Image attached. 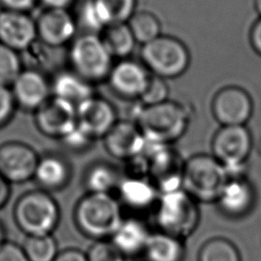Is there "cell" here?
Here are the masks:
<instances>
[{
	"mask_svg": "<svg viewBox=\"0 0 261 261\" xmlns=\"http://www.w3.org/2000/svg\"><path fill=\"white\" fill-rule=\"evenodd\" d=\"M122 219L121 204L112 194L87 193L73 209L76 228L95 242L109 240Z\"/></svg>",
	"mask_w": 261,
	"mask_h": 261,
	"instance_id": "cell-1",
	"label": "cell"
},
{
	"mask_svg": "<svg viewBox=\"0 0 261 261\" xmlns=\"http://www.w3.org/2000/svg\"><path fill=\"white\" fill-rule=\"evenodd\" d=\"M12 218L25 237L53 234L60 221V207L51 193L37 188L17 197Z\"/></svg>",
	"mask_w": 261,
	"mask_h": 261,
	"instance_id": "cell-2",
	"label": "cell"
},
{
	"mask_svg": "<svg viewBox=\"0 0 261 261\" xmlns=\"http://www.w3.org/2000/svg\"><path fill=\"white\" fill-rule=\"evenodd\" d=\"M190 116L178 102H165L144 106L138 111L136 123L150 144L168 146L178 140L187 130Z\"/></svg>",
	"mask_w": 261,
	"mask_h": 261,
	"instance_id": "cell-3",
	"label": "cell"
},
{
	"mask_svg": "<svg viewBox=\"0 0 261 261\" xmlns=\"http://www.w3.org/2000/svg\"><path fill=\"white\" fill-rule=\"evenodd\" d=\"M153 211L154 221L159 231L184 241L199 225L198 202L184 189L160 194Z\"/></svg>",
	"mask_w": 261,
	"mask_h": 261,
	"instance_id": "cell-4",
	"label": "cell"
},
{
	"mask_svg": "<svg viewBox=\"0 0 261 261\" xmlns=\"http://www.w3.org/2000/svg\"><path fill=\"white\" fill-rule=\"evenodd\" d=\"M227 179L226 169L212 155L197 154L185 161L181 189L197 202H215Z\"/></svg>",
	"mask_w": 261,
	"mask_h": 261,
	"instance_id": "cell-5",
	"label": "cell"
},
{
	"mask_svg": "<svg viewBox=\"0 0 261 261\" xmlns=\"http://www.w3.org/2000/svg\"><path fill=\"white\" fill-rule=\"evenodd\" d=\"M71 70L91 85L108 79L112 57L98 34L85 33L75 37L69 47Z\"/></svg>",
	"mask_w": 261,
	"mask_h": 261,
	"instance_id": "cell-6",
	"label": "cell"
},
{
	"mask_svg": "<svg viewBox=\"0 0 261 261\" xmlns=\"http://www.w3.org/2000/svg\"><path fill=\"white\" fill-rule=\"evenodd\" d=\"M141 59L151 74L165 80L185 73L191 58L187 46L180 40L161 35L143 45Z\"/></svg>",
	"mask_w": 261,
	"mask_h": 261,
	"instance_id": "cell-7",
	"label": "cell"
},
{
	"mask_svg": "<svg viewBox=\"0 0 261 261\" xmlns=\"http://www.w3.org/2000/svg\"><path fill=\"white\" fill-rule=\"evenodd\" d=\"M212 156L221 163L228 176L243 175L244 166L252 149V136L246 125L221 126L211 144Z\"/></svg>",
	"mask_w": 261,
	"mask_h": 261,
	"instance_id": "cell-8",
	"label": "cell"
},
{
	"mask_svg": "<svg viewBox=\"0 0 261 261\" xmlns=\"http://www.w3.org/2000/svg\"><path fill=\"white\" fill-rule=\"evenodd\" d=\"M148 159V177L160 194L181 189L185 161L168 146L147 142L144 151Z\"/></svg>",
	"mask_w": 261,
	"mask_h": 261,
	"instance_id": "cell-9",
	"label": "cell"
},
{
	"mask_svg": "<svg viewBox=\"0 0 261 261\" xmlns=\"http://www.w3.org/2000/svg\"><path fill=\"white\" fill-rule=\"evenodd\" d=\"M40 155L28 143L9 140L0 144V174L10 184L34 178Z\"/></svg>",
	"mask_w": 261,
	"mask_h": 261,
	"instance_id": "cell-10",
	"label": "cell"
},
{
	"mask_svg": "<svg viewBox=\"0 0 261 261\" xmlns=\"http://www.w3.org/2000/svg\"><path fill=\"white\" fill-rule=\"evenodd\" d=\"M34 121L42 135L62 140L76 126V106L51 96L34 112Z\"/></svg>",
	"mask_w": 261,
	"mask_h": 261,
	"instance_id": "cell-11",
	"label": "cell"
},
{
	"mask_svg": "<svg viewBox=\"0 0 261 261\" xmlns=\"http://www.w3.org/2000/svg\"><path fill=\"white\" fill-rule=\"evenodd\" d=\"M211 110L221 126L245 125L252 115L253 102L243 88L226 86L214 95Z\"/></svg>",
	"mask_w": 261,
	"mask_h": 261,
	"instance_id": "cell-12",
	"label": "cell"
},
{
	"mask_svg": "<svg viewBox=\"0 0 261 261\" xmlns=\"http://www.w3.org/2000/svg\"><path fill=\"white\" fill-rule=\"evenodd\" d=\"M37 39L49 48H59L75 38L76 19L67 9L45 8L37 18Z\"/></svg>",
	"mask_w": 261,
	"mask_h": 261,
	"instance_id": "cell-13",
	"label": "cell"
},
{
	"mask_svg": "<svg viewBox=\"0 0 261 261\" xmlns=\"http://www.w3.org/2000/svg\"><path fill=\"white\" fill-rule=\"evenodd\" d=\"M151 75L143 63L126 58L112 66L107 81L111 90L119 97L140 100L148 87Z\"/></svg>",
	"mask_w": 261,
	"mask_h": 261,
	"instance_id": "cell-14",
	"label": "cell"
},
{
	"mask_svg": "<svg viewBox=\"0 0 261 261\" xmlns=\"http://www.w3.org/2000/svg\"><path fill=\"white\" fill-rule=\"evenodd\" d=\"M116 122L114 107L103 98L92 96L76 105V125L93 140L104 138Z\"/></svg>",
	"mask_w": 261,
	"mask_h": 261,
	"instance_id": "cell-15",
	"label": "cell"
},
{
	"mask_svg": "<svg viewBox=\"0 0 261 261\" xmlns=\"http://www.w3.org/2000/svg\"><path fill=\"white\" fill-rule=\"evenodd\" d=\"M17 108L35 112L51 96V85L45 74L36 68L22 69L10 86Z\"/></svg>",
	"mask_w": 261,
	"mask_h": 261,
	"instance_id": "cell-16",
	"label": "cell"
},
{
	"mask_svg": "<svg viewBox=\"0 0 261 261\" xmlns=\"http://www.w3.org/2000/svg\"><path fill=\"white\" fill-rule=\"evenodd\" d=\"M35 18L28 12L0 11V43L16 52L29 50L36 42Z\"/></svg>",
	"mask_w": 261,
	"mask_h": 261,
	"instance_id": "cell-17",
	"label": "cell"
},
{
	"mask_svg": "<svg viewBox=\"0 0 261 261\" xmlns=\"http://www.w3.org/2000/svg\"><path fill=\"white\" fill-rule=\"evenodd\" d=\"M106 151L119 160H129L144 153L147 141L136 122L117 121L103 138Z\"/></svg>",
	"mask_w": 261,
	"mask_h": 261,
	"instance_id": "cell-18",
	"label": "cell"
},
{
	"mask_svg": "<svg viewBox=\"0 0 261 261\" xmlns=\"http://www.w3.org/2000/svg\"><path fill=\"white\" fill-rule=\"evenodd\" d=\"M255 191L244 175L228 176L215 201L218 210L228 218H241L254 206Z\"/></svg>",
	"mask_w": 261,
	"mask_h": 261,
	"instance_id": "cell-19",
	"label": "cell"
},
{
	"mask_svg": "<svg viewBox=\"0 0 261 261\" xmlns=\"http://www.w3.org/2000/svg\"><path fill=\"white\" fill-rule=\"evenodd\" d=\"M70 178L71 167L63 156L56 153L40 156L33 178L37 188L49 193L61 191L67 187Z\"/></svg>",
	"mask_w": 261,
	"mask_h": 261,
	"instance_id": "cell-20",
	"label": "cell"
},
{
	"mask_svg": "<svg viewBox=\"0 0 261 261\" xmlns=\"http://www.w3.org/2000/svg\"><path fill=\"white\" fill-rule=\"evenodd\" d=\"M116 191L119 203L135 211L154 209L160 195L149 177L121 176Z\"/></svg>",
	"mask_w": 261,
	"mask_h": 261,
	"instance_id": "cell-21",
	"label": "cell"
},
{
	"mask_svg": "<svg viewBox=\"0 0 261 261\" xmlns=\"http://www.w3.org/2000/svg\"><path fill=\"white\" fill-rule=\"evenodd\" d=\"M152 231L138 217L123 218L110 242L127 258L144 253Z\"/></svg>",
	"mask_w": 261,
	"mask_h": 261,
	"instance_id": "cell-22",
	"label": "cell"
},
{
	"mask_svg": "<svg viewBox=\"0 0 261 261\" xmlns=\"http://www.w3.org/2000/svg\"><path fill=\"white\" fill-rule=\"evenodd\" d=\"M50 85L52 96L70 102L75 106L94 96L93 85L72 70L58 72Z\"/></svg>",
	"mask_w": 261,
	"mask_h": 261,
	"instance_id": "cell-23",
	"label": "cell"
},
{
	"mask_svg": "<svg viewBox=\"0 0 261 261\" xmlns=\"http://www.w3.org/2000/svg\"><path fill=\"white\" fill-rule=\"evenodd\" d=\"M143 254L146 261H184L186 247L184 240L157 230L151 233Z\"/></svg>",
	"mask_w": 261,
	"mask_h": 261,
	"instance_id": "cell-24",
	"label": "cell"
},
{
	"mask_svg": "<svg viewBox=\"0 0 261 261\" xmlns=\"http://www.w3.org/2000/svg\"><path fill=\"white\" fill-rule=\"evenodd\" d=\"M121 179L118 170L105 162L92 164L84 176V185L87 193L96 194H112L117 189Z\"/></svg>",
	"mask_w": 261,
	"mask_h": 261,
	"instance_id": "cell-25",
	"label": "cell"
},
{
	"mask_svg": "<svg viewBox=\"0 0 261 261\" xmlns=\"http://www.w3.org/2000/svg\"><path fill=\"white\" fill-rule=\"evenodd\" d=\"M99 36L112 58L126 59L137 43L126 22L110 24Z\"/></svg>",
	"mask_w": 261,
	"mask_h": 261,
	"instance_id": "cell-26",
	"label": "cell"
},
{
	"mask_svg": "<svg viewBox=\"0 0 261 261\" xmlns=\"http://www.w3.org/2000/svg\"><path fill=\"white\" fill-rule=\"evenodd\" d=\"M103 28L127 22L136 12L137 0H90Z\"/></svg>",
	"mask_w": 261,
	"mask_h": 261,
	"instance_id": "cell-27",
	"label": "cell"
},
{
	"mask_svg": "<svg viewBox=\"0 0 261 261\" xmlns=\"http://www.w3.org/2000/svg\"><path fill=\"white\" fill-rule=\"evenodd\" d=\"M126 23L136 42L142 45H146L161 36L160 21L152 12H135Z\"/></svg>",
	"mask_w": 261,
	"mask_h": 261,
	"instance_id": "cell-28",
	"label": "cell"
},
{
	"mask_svg": "<svg viewBox=\"0 0 261 261\" xmlns=\"http://www.w3.org/2000/svg\"><path fill=\"white\" fill-rule=\"evenodd\" d=\"M198 261H242V258L240 251L231 241L216 237L202 245Z\"/></svg>",
	"mask_w": 261,
	"mask_h": 261,
	"instance_id": "cell-29",
	"label": "cell"
},
{
	"mask_svg": "<svg viewBox=\"0 0 261 261\" xmlns=\"http://www.w3.org/2000/svg\"><path fill=\"white\" fill-rule=\"evenodd\" d=\"M21 247L29 261H54L59 253L53 234L25 237Z\"/></svg>",
	"mask_w": 261,
	"mask_h": 261,
	"instance_id": "cell-30",
	"label": "cell"
},
{
	"mask_svg": "<svg viewBox=\"0 0 261 261\" xmlns=\"http://www.w3.org/2000/svg\"><path fill=\"white\" fill-rule=\"evenodd\" d=\"M18 52L0 43V86L10 87L22 68Z\"/></svg>",
	"mask_w": 261,
	"mask_h": 261,
	"instance_id": "cell-31",
	"label": "cell"
},
{
	"mask_svg": "<svg viewBox=\"0 0 261 261\" xmlns=\"http://www.w3.org/2000/svg\"><path fill=\"white\" fill-rule=\"evenodd\" d=\"M86 254L88 261H129L110 240L94 242Z\"/></svg>",
	"mask_w": 261,
	"mask_h": 261,
	"instance_id": "cell-32",
	"label": "cell"
},
{
	"mask_svg": "<svg viewBox=\"0 0 261 261\" xmlns=\"http://www.w3.org/2000/svg\"><path fill=\"white\" fill-rule=\"evenodd\" d=\"M169 89L165 80L152 74L148 87L144 92L143 96L141 97L140 101L144 106L155 105L167 101Z\"/></svg>",
	"mask_w": 261,
	"mask_h": 261,
	"instance_id": "cell-33",
	"label": "cell"
},
{
	"mask_svg": "<svg viewBox=\"0 0 261 261\" xmlns=\"http://www.w3.org/2000/svg\"><path fill=\"white\" fill-rule=\"evenodd\" d=\"M16 108L10 87L0 86V128L11 121Z\"/></svg>",
	"mask_w": 261,
	"mask_h": 261,
	"instance_id": "cell-34",
	"label": "cell"
},
{
	"mask_svg": "<svg viewBox=\"0 0 261 261\" xmlns=\"http://www.w3.org/2000/svg\"><path fill=\"white\" fill-rule=\"evenodd\" d=\"M61 141L68 149L72 151H80V150H85L87 147H89L93 139H91L87 134H85L76 125Z\"/></svg>",
	"mask_w": 261,
	"mask_h": 261,
	"instance_id": "cell-35",
	"label": "cell"
},
{
	"mask_svg": "<svg viewBox=\"0 0 261 261\" xmlns=\"http://www.w3.org/2000/svg\"><path fill=\"white\" fill-rule=\"evenodd\" d=\"M0 261H29L21 245L6 240L0 245Z\"/></svg>",
	"mask_w": 261,
	"mask_h": 261,
	"instance_id": "cell-36",
	"label": "cell"
},
{
	"mask_svg": "<svg viewBox=\"0 0 261 261\" xmlns=\"http://www.w3.org/2000/svg\"><path fill=\"white\" fill-rule=\"evenodd\" d=\"M38 0H0L2 10L29 12L37 4Z\"/></svg>",
	"mask_w": 261,
	"mask_h": 261,
	"instance_id": "cell-37",
	"label": "cell"
},
{
	"mask_svg": "<svg viewBox=\"0 0 261 261\" xmlns=\"http://www.w3.org/2000/svg\"><path fill=\"white\" fill-rule=\"evenodd\" d=\"M54 261H88L87 254L74 248L60 250Z\"/></svg>",
	"mask_w": 261,
	"mask_h": 261,
	"instance_id": "cell-38",
	"label": "cell"
},
{
	"mask_svg": "<svg viewBox=\"0 0 261 261\" xmlns=\"http://www.w3.org/2000/svg\"><path fill=\"white\" fill-rule=\"evenodd\" d=\"M250 42L253 49L261 55V17L253 24L250 33Z\"/></svg>",
	"mask_w": 261,
	"mask_h": 261,
	"instance_id": "cell-39",
	"label": "cell"
},
{
	"mask_svg": "<svg viewBox=\"0 0 261 261\" xmlns=\"http://www.w3.org/2000/svg\"><path fill=\"white\" fill-rule=\"evenodd\" d=\"M11 196V185L0 174V210L8 203Z\"/></svg>",
	"mask_w": 261,
	"mask_h": 261,
	"instance_id": "cell-40",
	"label": "cell"
},
{
	"mask_svg": "<svg viewBox=\"0 0 261 261\" xmlns=\"http://www.w3.org/2000/svg\"><path fill=\"white\" fill-rule=\"evenodd\" d=\"M38 2L49 9H67L72 0H38Z\"/></svg>",
	"mask_w": 261,
	"mask_h": 261,
	"instance_id": "cell-41",
	"label": "cell"
},
{
	"mask_svg": "<svg viewBox=\"0 0 261 261\" xmlns=\"http://www.w3.org/2000/svg\"><path fill=\"white\" fill-rule=\"evenodd\" d=\"M6 240V228L3 222L0 220V245H2Z\"/></svg>",
	"mask_w": 261,
	"mask_h": 261,
	"instance_id": "cell-42",
	"label": "cell"
},
{
	"mask_svg": "<svg viewBox=\"0 0 261 261\" xmlns=\"http://www.w3.org/2000/svg\"><path fill=\"white\" fill-rule=\"evenodd\" d=\"M255 8L258 11V13L261 15V0H255Z\"/></svg>",
	"mask_w": 261,
	"mask_h": 261,
	"instance_id": "cell-43",
	"label": "cell"
}]
</instances>
